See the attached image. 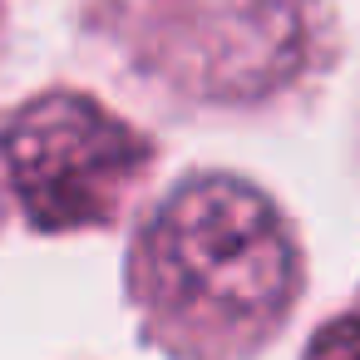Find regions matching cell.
Returning <instances> with one entry per match:
<instances>
[{"instance_id": "obj_3", "label": "cell", "mask_w": 360, "mask_h": 360, "mask_svg": "<svg viewBox=\"0 0 360 360\" xmlns=\"http://www.w3.org/2000/svg\"><path fill=\"white\" fill-rule=\"evenodd\" d=\"M301 360H360V311H345L335 321H326Z\"/></svg>"}, {"instance_id": "obj_1", "label": "cell", "mask_w": 360, "mask_h": 360, "mask_svg": "<svg viewBox=\"0 0 360 360\" xmlns=\"http://www.w3.org/2000/svg\"><path fill=\"white\" fill-rule=\"evenodd\" d=\"M286 212L247 178H183L139 227L129 291L143 335L173 360H257L301 301Z\"/></svg>"}, {"instance_id": "obj_2", "label": "cell", "mask_w": 360, "mask_h": 360, "mask_svg": "<svg viewBox=\"0 0 360 360\" xmlns=\"http://www.w3.org/2000/svg\"><path fill=\"white\" fill-rule=\"evenodd\" d=\"M0 158L40 232H79L119 217L153 148L89 94L55 89L15 109L0 134Z\"/></svg>"}]
</instances>
